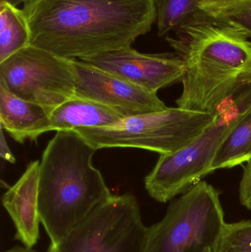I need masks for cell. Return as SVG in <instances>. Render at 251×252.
<instances>
[{
    "label": "cell",
    "instance_id": "6da1fadb",
    "mask_svg": "<svg viewBox=\"0 0 251 252\" xmlns=\"http://www.w3.org/2000/svg\"><path fill=\"white\" fill-rule=\"evenodd\" d=\"M30 45L81 60L131 47L156 22L155 0H32Z\"/></svg>",
    "mask_w": 251,
    "mask_h": 252
},
{
    "label": "cell",
    "instance_id": "7a4b0ae2",
    "mask_svg": "<svg viewBox=\"0 0 251 252\" xmlns=\"http://www.w3.org/2000/svg\"><path fill=\"white\" fill-rule=\"evenodd\" d=\"M175 32L165 39L185 64L178 107L215 114L251 86V35L244 28L203 10Z\"/></svg>",
    "mask_w": 251,
    "mask_h": 252
},
{
    "label": "cell",
    "instance_id": "3957f363",
    "mask_svg": "<svg viewBox=\"0 0 251 252\" xmlns=\"http://www.w3.org/2000/svg\"><path fill=\"white\" fill-rule=\"evenodd\" d=\"M97 151L75 130H59L43 153L38 212L51 248L112 195L93 164Z\"/></svg>",
    "mask_w": 251,
    "mask_h": 252
},
{
    "label": "cell",
    "instance_id": "277c9868",
    "mask_svg": "<svg viewBox=\"0 0 251 252\" xmlns=\"http://www.w3.org/2000/svg\"><path fill=\"white\" fill-rule=\"evenodd\" d=\"M251 108V86L234 93L218 109V118L198 137L171 154H161L144 179L150 197L167 203L212 173L217 151L239 119Z\"/></svg>",
    "mask_w": 251,
    "mask_h": 252
},
{
    "label": "cell",
    "instance_id": "5b68a950",
    "mask_svg": "<svg viewBox=\"0 0 251 252\" xmlns=\"http://www.w3.org/2000/svg\"><path fill=\"white\" fill-rule=\"evenodd\" d=\"M218 118L182 108L125 117L120 121L92 128L74 130L97 150L134 148L160 154L175 152L198 137Z\"/></svg>",
    "mask_w": 251,
    "mask_h": 252
},
{
    "label": "cell",
    "instance_id": "8992f818",
    "mask_svg": "<svg viewBox=\"0 0 251 252\" xmlns=\"http://www.w3.org/2000/svg\"><path fill=\"white\" fill-rule=\"evenodd\" d=\"M225 224L220 192L200 181L148 227L145 252H215Z\"/></svg>",
    "mask_w": 251,
    "mask_h": 252
},
{
    "label": "cell",
    "instance_id": "52a82bcc",
    "mask_svg": "<svg viewBox=\"0 0 251 252\" xmlns=\"http://www.w3.org/2000/svg\"><path fill=\"white\" fill-rule=\"evenodd\" d=\"M147 229L137 198L113 195L49 252H145Z\"/></svg>",
    "mask_w": 251,
    "mask_h": 252
},
{
    "label": "cell",
    "instance_id": "ba28073f",
    "mask_svg": "<svg viewBox=\"0 0 251 252\" xmlns=\"http://www.w3.org/2000/svg\"><path fill=\"white\" fill-rule=\"evenodd\" d=\"M0 86L50 113L75 96L71 59L32 45L0 63Z\"/></svg>",
    "mask_w": 251,
    "mask_h": 252
},
{
    "label": "cell",
    "instance_id": "9c48e42d",
    "mask_svg": "<svg viewBox=\"0 0 251 252\" xmlns=\"http://www.w3.org/2000/svg\"><path fill=\"white\" fill-rule=\"evenodd\" d=\"M75 83V96L98 102L124 117L165 110L158 97L114 74L78 59H71Z\"/></svg>",
    "mask_w": 251,
    "mask_h": 252
},
{
    "label": "cell",
    "instance_id": "30bf717a",
    "mask_svg": "<svg viewBox=\"0 0 251 252\" xmlns=\"http://www.w3.org/2000/svg\"><path fill=\"white\" fill-rule=\"evenodd\" d=\"M81 61L114 74L153 93L181 82L185 73L184 61L176 53L147 54L139 53L132 47Z\"/></svg>",
    "mask_w": 251,
    "mask_h": 252
},
{
    "label": "cell",
    "instance_id": "8fae6325",
    "mask_svg": "<svg viewBox=\"0 0 251 252\" xmlns=\"http://www.w3.org/2000/svg\"><path fill=\"white\" fill-rule=\"evenodd\" d=\"M39 170L38 160L29 163L19 180L1 198L3 207L16 229L15 239L28 248H32L39 238Z\"/></svg>",
    "mask_w": 251,
    "mask_h": 252
},
{
    "label": "cell",
    "instance_id": "7c38bea8",
    "mask_svg": "<svg viewBox=\"0 0 251 252\" xmlns=\"http://www.w3.org/2000/svg\"><path fill=\"white\" fill-rule=\"evenodd\" d=\"M50 112L23 100L0 86V123L1 128L16 142L36 141L43 133L52 131Z\"/></svg>",
    "mask_w": 251,
    "mask_h": 252
},
{
    "label": "cell",
    "instance_id": "4fadbf2b",
    "mask_svg": "<svg viewBox=\"0 0 251 252\" xmlns=\"http://www.w3.org/2000/svg\"><path fill=\"white\" fill-rule=\"evenodd\" d=\"M125 118L98 102L75 97L57 106L50 114L52 130H74L112 125Z\"/></svg>",
    "mask_w": 251,
    "mask_h": 252
},
{
    "label": "cell",
    "instance_id": "5bb4252c",
    "mask_svg": "<svg viewBox=\"0 0 251 252\" xmlns=\"http://www.w3.org/2000/svg\"><path fill=\"white\" fill-rule=\"evenodd\" d=\"M251 158V108L236 123L215 154L212 171L231 168Z\"/></svg>",
    "mask_w": 251,
    "mask_h": 252
},
{
    "label": "cell",
    "instance_id": "9a60e30c",
    "mask_svg": "<svg viewBox=\"0 0 251 252\" xmlns=\"http://www.w3.org/2000/svg\"><path fill=\"white\" fill-rule=\"evenodd\" d=\"M30 45V31L23 10L0 1V63Z\"/></svg>",
    "mask_w": 251,
    "mask_h": 252
},
{
    "label": "cell",
    "instance_id": "2e32d148",
    "mask_svg": "<svg viewBox=\"0 0 251 252\" xmlns=\"http://www.w3.org/2000/svg\"><path fill=\"white\" fill-rule=\"evenodd\" d=\"M155 6L158 35L165 38L203 11L199 0H155Z\"/></svg>",
    "mask_w": 251,
    "mask_h": 252
},
{
    "label": "cell",
    "instance_id": "e0dca14e",
    "mask_svg": "<svg viewBox=\"0 0 251 252\" xmlns=\"http://www.w3.org/2000/svg\"><path fill=\"white\" fill-rule=\"evenodd\" d=\"M215 252H251V220L226 223Z\"/></svg>",
    "mask_w": 251,
    "mask_h": 252
},
{
    "label": "cell",
    "instance_id": "ac0fdd59",
    "mask_svg": "<svg viewBox=\"0 0 251 252\" xmlns=\"http://www.w3.org/2000/svg\"><path fill=\"white\" fill-rule=\"evenodd\" d=\"M209 15L231 21L244 28L251 35V0L240 1Z\"/></svg>",
    "mask_w": 251,
    "mask_h": 252
},
{
    "label": "cell",
    "instance_id": "d6986e66",
    "mask_svg": "<svg viewBox=\"0 0 251 252\" xmlns=\"http://www.w3.org/2000/svg\"><path fill=\"white\" fill-rule=\"evenodd\" d=\"M239 193L241 204L251 211V158L243 167Z\"/></svg>",
    "mask_w": 251,
    "mask_h": 252
},
{
    "label": "cell",
    "instance_id": "ffe728a7",
    "mask_svg": "<svg viewBox=\"0 0 251 252\" xmlns=\"http://www.w3.org/2000/svg\"><path fill=\"white\" fill-rule=\"evenodd\" d=\"M243 1L245 0H206L201 4L200 8L208 14H212Z\"/></svg>",
    "mask_w": 251,
    "mask_h": 252
},
{
    "label": "cell",
    "instance_id": "44dd1931",
    "mask_svg": "<svg viewBox=\"0 0 251 252\" xmlns=\"http://www.w3.org/2000/svg\"><path fill=\"white\" fill-rule=\"evenodd\" d=\"M0 157L3 159L11 163V164H14L16 162V158H15L13 154H12L11 151H10L7 142H6V139L4 136V132H3V128H1V138H0Z\"/></svg>",
    "mask_w": 251,
    "mask_h": 252
},
{
    "label": "cell",
    "instance_id": "7402d4cb",
    "mask_svg": "<svg viewBox=\"0 0 251 252\" xmlns=\"http://www.w3.org/2000/svg\"><path fill=\"white\" fill-rule=\"evenodd\" d=\"M5 252H38L35 250H32V248H28V247H15L10 250H7ZM47 252H49L47 251Z\"/></svg>",
    "mask_w": 251,
    "mask_h": 252
},
{
    "label": "cell",
    "instance_id": "603a6c76",
    "mask_svg": "<svg viewBox=\"0 0 251 252\" xmlns=\"http://www.w3.org/2000/svg\"><path fill=\"white\" fill-rule=\"evenodd\" d=\"M30 1H32V0H0V1H7V2L15 6H18L19 4H22V3L25 4V3Z\"/></svg>",
    "mask_w": 251,
    "mask_h": 252
},
{
    "label": "cell",
    "instance_id": "cb8c5ba5",
    "mask_svg": "<svg viewBox=\"0 0 251 252\" xmlns=\"http://www.w3.org/2000/svg\"><path fill=\"white\" fill-rule=\"evenodd\" d=\"M206 1V0H199V1H200V5H201V4H203V3Z\"/></svg>",
    "mask_w": 251,
    "mask_h": 252
}]
</instances>
